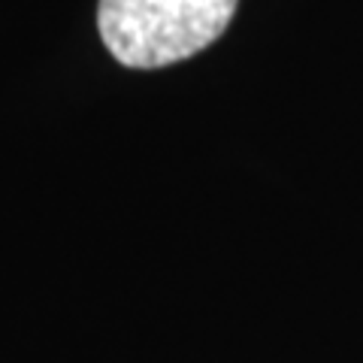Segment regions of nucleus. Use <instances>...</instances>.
Here are the masks:
<instances>
[{
    "mask_svg": "<svg viewBox=\"0 0 363 363\" xmlns=\"http://www.w3.org/2000/svg\"><path fill=\"white\" fill-rule=\"evenodd\" d=\"M240 0H100L97 28L112 58L155 70L203 52L227 30Z\"/></svg>",
    "mask_w": 363,
    "mask_h": 363,
    "instance_id": "f257e3e1",
    "label": "nucleus"
}]
</instances>
